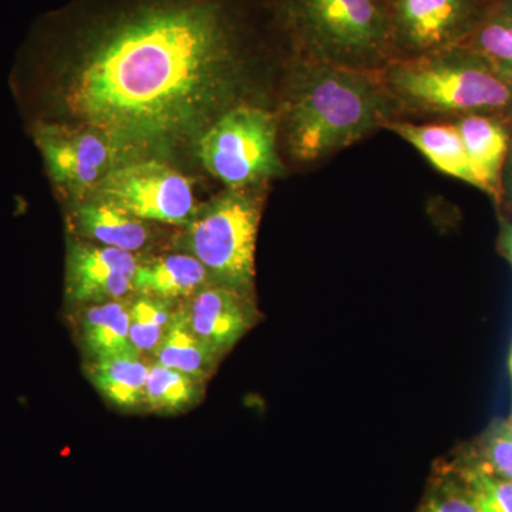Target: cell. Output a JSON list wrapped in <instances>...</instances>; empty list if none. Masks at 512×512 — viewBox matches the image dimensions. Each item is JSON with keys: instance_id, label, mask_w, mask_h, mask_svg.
I'll return each instance as SVG.
<instances>
[{"instance_id": "obj_11", "label": "cell", "mask_w": 512, "mask_h": 512, "mask_svg": "<svg viewBox=\"0 0 512 512\" xmlns=\"http://www.w3.org/2000/svg\"><path fill=\"white\" fill-rule=\"evenodd\" d=\"M184 311L195 335L218 357L234 348L258 320L251 295L218 284L191 296Z\"/></svg>"}, {"instance_id": "obj_20", "label": "cell", "mask_w": 512, "mask_h": 512, "mask_svg": "<svg viewBox=\"0 0 512 512\" xmlns=\"http://www.w3.org/2000/svg\"><path fill=\"white\" fill-rule=\"evenodd\" d=\"M202 382L178 370L154 363L146 384V406L158 413H175L201 397Z\"/></svg>"}, {"instance_id": "obj_21", "label": "cell", "mask_w": 512, "mask_h": 512, "mask_svg": "<svg viewBox=\"0 0 512 512\" xmlns=\"http://www.w3.org/2000/svg\"><path fill=\"white\" fill-rule=\"evenodd\" d=\"M130 340L137 353L156 355L165 333L173 322L171 301L138 295L130 302Z\"/></svg>"}, {"instance_id": "obj_23", "label": "cell", "mask_w": 512, "mask_h": 512, "mask_svg": "<svg viewBox=\"0 0 512 512\" xmlns=\"http://www.w3.org/2000/svg\"><path fill=\"white\" fill-rule=\"evenodd\" d=\"M474 460L512 481V419L495 420L478 440Z\"/></svg>"}, {"instance_id": "obj_6", "label": "cell", "mask_w": 512, "mask_h": 512, "mask_svg": "<svg viewBox=\"0 0 512 512\" xmlns=\"http://www.w3.org/2000/svg\"><path fill=\"white\" fill-rule=\"evenodd\" d=\"M279 120L272 111L239 103L221 114L198 138V156L231 190L249 188L281 174Z\"/></svg>"}, {"instance_id": "obj_27", "label": "cell", "mask_w": 512, "mask_h": 512, "mask_svg": "<svg viewBox=\"0 0 512 512\" xmlns=\"http://www.w3.org/2000/svg\"><path fill=\"white\" fill-rule=\"evenodd\" d=\"M508 373H510V380H511V413L510 416L512 419V343H511V349H510V356H508Z\"/></svg>"}, {"instance_id": "obj_7", "label": "cell", "mask_w": 512, "mask_h": 512, "mask_svg": "<svg viewBox=\"0 0 512 512\" xmlns=\"http://www.w3.org/2000/svg\"><path fill=\"white\" fill-rule=\"evenodd\" d=\"M92 197L138 220L187 225L197 211L190 180L158 160H128L97 185Z\"/></svg>"}, {"instance_id": "obj_15", "label": "cell", "mask_w": 512, "mask_h": 512, "mask_svg": "<svg viewBox=\"0 0 512 512\" xmlns=\"http://www.w3.org/2000/svg\"><path fill=\"white\" fill-rule=\"evenodd\" d=\"M76 227L86 238L103 247L123 249L137 254L151 241L147 222L138 220L116 205L90 198L74 210Z\"/></svg>"}, {"instance_id": "obj_2", "label": "cell", "mask_w": 512, "mask_h": 512, "mask_svg": "<svg viewBox=\"0 0 512 512\" xmlns=\"http://www.w3.org/2000/svg\"><path fill=\"white\" fill-rule=\"evenodd\" d=\"M396 114L375 73L296 56L279 127L293 160L311 164L386 127Z\"/></svg>"}, {"instance_id": "obj_19", "label": "cell", "mask_w": 512, "mask_h": 512, "mask_svg": "<svg viewBox=\"0 0 512 512\" xmlns=\"http://www.w3.org/2000/svg\"><path fill=\"white\" fill-rule=\"evenodd\" d=\"M463 47L512 80V0H491Z\"/></svg>"}, {"instance_id": "obj_10", "label": "cell", "mask_w": 512, "mask_h": 512, "mask_svg": "<svg viewBox=\"0 0 512 512\" xmlns=\"http://www.w3.org/2000/svg\"><path fill=\"white\" fill-rule=\"evenodd\" d=\"M140 258L123 249L72 241L66 256V296L74 303H103L134 292Z\"/></svg>"}, {"instance_id": "obj_26", "label": "cell", "mask_w": 512, "mask_h": 512, "mask_svg": "<svg viewBox=\"0 0 512 512\" xmlns=\"http://www.w3.org/2000/svg\"><path fill=\"white\" fill-rule=\"evenodd\" d=\"M503 194L507 197L512 208V141L510 151H508L507 163H505L504 167Z\"/></svg>"}, {"instance_id": "obj_9", "label": "cell", "mask_w": 512, "mask_h": 512, "mask_svg": "<svg viewBox=\"0 0 512 512\" xmlns=\"http://www.w3.org/2000/svg\"><path fill=\"white\" fill-rule=\"evenodd\" d=\"M33 138L53 183L74 200L92 195L101 180L124 163L113 144L93 128L40 121L33 126Z\"/></svg>"}, {"instance_id": "obj_24", "label": "cell", "mask_w": 512, "mask_h": 512, "mask_svg": "<svg viewBox=\"0 0 512 512\" xmlns=\"http://www.w3.org/2000/svg\"><path fill=\"white\" fill-rule=\"evenodd\" d=\"M420 512H480L457 483H448L431 494Z\"/></svg>"}, {"instance_id": "obj_5", "label": "cell", "mask_w": 512, "mask_h": 512, "mask_svg": "<svg viewBox=\"0 0 512 512\" xmlns=\"http://www.w3.org/2000/svg\"><path fill=\"white\" fill-rule=\"evenodd\" d=\"M261 210V198L248 188H229L197 208L188 222L187 254L205 266L214 284L251 295Z\"/></svg>"}, {"instance_id": "obj_1", "label": "cell", "mask_w": 512, "mask_h": 512, "mask_svg": "<svg viewBox=\"0 0 512 512\" xmlns=\"http://www.w3.org/2000/svg\"><path fill=\"white\" fill-rule=\"evenodd\" d=\"M245 73L241 35L224 0H134L84 30L49 93L126 163L131 153L198 141L241 103Z\"/></svg>"}, {"instance_id": "obj_8", "label": "cell", "mask_w": 512, "mask_h": 512, "mask_svg": "<svg viewBox=\"0 0 512 512\" xmlns=\"http://www.w3.org/2000/svg\"><path fill=\"white\" fill-rule=\"evenodd\" d=\"M491 0H387L393 59L463 46Z\"/></svg>"}, {"instance_id": "obj_4", "label": "cell", "mask_w": 512, "mask_h": 512, "mask_svg": "<svg viewBox=\"0 0 512 512\" xmlns=\"http://www.w3.org/2000/svg\"><path fill=\"white\" fill-rule=\"evenodd\" d=\"M296 56L375 73L393 60L387 0H278Z\"/></svg>"}, {"instance_id": "obj_14", "label": "cell", "mask_w": 512, "mask_h": 512, "mask_svg": "<svg viewBox=\"0 0 512 512\" xmlns=\"http://www.w3.org/2000/svg\"><path fill=\"white\" fill-rule=\"evenodd\" d=\"M210 284L214 282L205 266L185 252L141 262L134 275L133 288L137 295L173 302L174 299H190Z\"/></svg>"}, {"instance_id": "obj_17", "label": "cell", "mask_w": 512, "mask_h": 512, "mask_svg": "<svg viewBox=\"0 0 512 512\" xmlns=\"http://www.w3.org/2000/svg\"><path fill=\"white\" fill-rule=\"evenodd\" d=\"M128 308L130 302L117 299L94 303L84 311L80 319V338L90 359L137 353L131 345Z\"/></svg>"}, {"instance_id": "obj_18", "label": "cell", "mask_w": 512, "mask_h": 512, "mask_svg": "<svg viewBox=\"0 0 512 512\" xmlns=\"http://www.w3.org/2000/svg\"><path fill=\"white\" fill-rule=\"evenodd\" d=\"M154 356L160 365L183 372L202 383L214 372L220 359L195 335L184 308L175 311L173 322Z\"/></svg>"}, {"instance_id": "obj_16", "label": "cell", "mask_w": 512, "mask_h": 512, "mask_svg": "<svg viewBox=\"0 0 512 512\" xmlns=\"http://www.w3.org/2000/svg\"><path fill=\"white\" fill-rule=\"evenodd\" d=\"M150 366L138 353H123L92 360L87 376L104 399L119 409L146 406V384Z\"/></svg>"}, {"instance_id": "obj_12", "label": "cell", "mask_w": 512, "mask_h": 512, "mask_svg": "<svg viewBox=\"0 0 512 512\" xmlns=\"http://www.w3.org/2000/svg\"><path fill=\"white\" fill-rule=\"evenodd\" d=\"M454 124L476 175L478 190L500 204L504 195V167L511 146L507 127L493 114H468Z\"/></svg>"}, {"instance_id": "obj_22", "label": "cell", "mask_w": 512, "mask_h": 512, "mask_svg": "<svg viewBox=\"0 0 512 512\" xmlns=\"http://www.w3.org/2000/svg\"><path fill=\"white\" fill-rule=\"evenodd\" d=\"M458 487L480 512H512V481L491 473L478 461L457 467Z\"/></svg>"}, {"instance_id": "obj_13", "label": "cell", "mask_w": 512, "mask_h": 512, "mask_svg": "<svg viewBox=\"0 0 512 512\" xmlns=\"http://www.w3.org/2000/svg\"><path fill=\"white\" fill-rule=\"evenodd\" d=\"M386 128L412 144L440 173L478 188L456 124H414L394 120Z\"/></svg>"}, {"instance_id": "obj_3", "label": "cell", "mask_w": 512, "mask_h": 512, "mask_svg": "<svg viewBox=\"0 0 512 512\" xmlns=\"http://www.w3.org/2000/svg\"><path fill=\"white\" fill-rule=\"evenodd\" d=\"M375 76L396 111L463 117L512 109V80L463 46L390 60Z\"/></svg>"}, {"instance_id": "obj_25", "label": "cell", "mask_w": 512, "mask_h": 512, "mask_svg": "<svg viewBox=\"0 0 512 512\" xmlns=\"http://www.w3.org/2000/svg\"><path fill=\"white\" fill-rule=\"evenodd\" d=\"M498 249L501 255L512 266V222L507 218H500V234H498Z\"/></svg>"}]
</instances>
